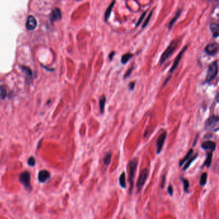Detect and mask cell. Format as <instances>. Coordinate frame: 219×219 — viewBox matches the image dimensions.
<instances>
[{
	"mask_svg": "<svg viewBox=\"0 0 219 219\" xmlns=\"http://www.w3.org/2000/svg\"><path fill=\"white\" fill-rule=\"evenodd\" d=\"M179 41L178 39H174L173 40L170 44L168 45L167 48L165 50V51L163 52V53L161 55V57L160 58V64L162 65L163 64L165 63L168 59L170 58V57L172 56L173 53L177 50L178 48Z\"/></svg>",
	"mask_w": 219,
	"mask_h": 219,
	"instance_id": "6da1fadb",
	"label": "cell"
},
{
	"mask_svg": "<svg viewBox=\"0 0 219 219\" xmlns=\"http://www.w3.org/2000/svg\"><path fill=\"white\" fill-rule=\"evenodd\" d=\"M137 166H138V160L136 158L133 159L129 162V183H130V194L132 193L133 190V186H134V179L136 170L137 168Z\"/></svg>",
	"mask_w": 219,
	"mask_h": 219,
	"instance_id": "7a4b0ae2",
	"label": "cell"
},
{
	"mask_svg": "<svg viewBox=\"0 0 219 219\" xmlns=\"http://www.w3.org/2000/svg\"><path fill=\"white\" fill-rule=\"evenodd\" d=\"M219 118L215 115H211L205 122V129L213 132H217L219 129Z\"/></svg>",
	"mask_w": 219,
	"mask_h": 219,
	"instance_id": "3957f363",
	"label": "cell"
},
{
	"mask_svg": "<svg viewBox=\"0 0 219 219\" xmlns=\"http://www.w3.org/2000/svg\"><path fill=\"white\" fill-rule=\"evenodd\" d=\"M218 61H216L211 63L207 69V72L206 77V82L210 83L214 80L218 75Z\"/></svg>",
	"mask_w": 219,
	"mask_h": 219,
	"instance_id": "277c9868",
	"label": "cell"
},
{
	"mask_svg": "<svg viewBox=\"0 0 219 219\" xmlns=\"http://www.w3.org/2000/svg\"><path fill=\"white\" fill-rule=\"evenodd\" d=\"M19 181L24 186L26 190L29 191L32 190V187L30 184V174L28 171H25L20 174Z\"/></svg>",
	"mask_w": 219,
	"mask_h": 219,
	"instance_id": "5b68a950",
	"label": "cell"
},
{
	"mask_svg": "<svg viewBox=\"0 0 219 219\" xmlns=\"http://www.w3.org/2000/svg\"><path fill=\"white\" fill-rule=\"evenodd\" d=\"M148 174H149V173H148V170L147 168L143 169V170L141 172L136 184L137 190H138L137 191H138V193L140 192L141 190H142V188H143L144 186L148 177Z\"/></svg>",
	"mask_w": 219,
	"mask_h": 219,
	"instance_id": "8992f818",
	"label": "cell"
},
{
	"mask_svg": "<svg viewBox=\"0 0 219 219\" xmlns=\"http://www.w3.org/2000/svg\"><path fill=\"white\" fill-rule=\"evenodd\" d=\"M218 45L217 42L209 44L205 48V52L210 56H214L218 53Z\"/></svg>",
	"mask_w": 219,
	"mask_h": 219,
	"instance_id": "52a82bcc",
	"label": "cell"
},
{
	"mask_svg": "<svg viewBox=\"0 0 219 219\" xmlns=\"http://www.w3.org/2000/svg\"><path fill=\"white\" fill-rule=\"evenodd\" d=\"M187 48H188V46H185L182 49V50L179 52V53L178 54V56L176 57V59H175L174 62V64H173V65H172V66L170 70V74L172 75V74L174 73L175 69H176L177 68V67L178 66V64H179V62H180V59H181V58H182L183 55L184 53V52H185L186 51H187Z\"/></svg>",
	"mask_w": 219,
	"mask_h": 219,
	"instance_id": "ba28073f",
	"label": "cell"
},
{
	"mask_svg": "<svg viewBox=\"0 0 219 219\" xmlns=\"http://www.w3.org/2000/svg\"><path fill=\"white\" fill-rule=\"evenodd\" d=\"M167 136V134L166 132H165V133H162L160 136V137H159L158 139L157 140L156 148H157V154H160V152H161L164 143H165V141L166 140Z\"/></svg>",
	"mask_w": 219,
	"mask_h": 219,
	"instance_id": "9c48e42d",
	"label": "cell"
},
{
	"mask_svg": "<svg viewBox=\"0 0 219 219\" xmlns=\"http://www.w3.org/2000/svg\"><path fill=\"white\" fill-rule=\"evenodd\" d=\"M37 21L33 15H29L27 18L26 27L29 30H34L37 27Z\"/></svg>",
	"mask_w": 219,
	"mask_h": 219,
	"instance_id": "30bf717a",
	"label": "cell"
},
{
	"mask_svg": "<svg viewBox=\"0 0 219 219\" xmlns=\"http://www.w3.org/2000/svg\"><path fill=\"white\" fill-rule=\"evenodd\" d=\"M50 179V174L48 171L43 170L38 174V180L40 183H45Z\"/></svg>",
	"mask_w": 219,
	"mask_h": 219,
	"instance_id": "8fae6325",
	"label": "cell"
},
{
	"mask_svg": "<svg viewBox=\"0 0 219 219\" xmlns=\"http://www.w3.org/2000/svg\"><path fill=\"white\" fill-rule=\"evenodd\" d=\"M201 148L204 150H210L213 153L216 149V143L214 141H206L201 144Z\"/></svg>",
	"mask_w": 219,
	"mask_h": 219,
	"instance_id": "7c38bea8",
	"label": "cell"
},
{
	"mask_svg": "<svg viewBox=\"0 0 219 219\" xmlns=\"http://www.w3.org/2000/svg\"><path fill=\"white\" fill-rule=\"evenodd\" d=\"M50 20L52 22L56 21L61 18V12L59 8H55L50 14Z\"/></svg>",
	"mask_w": 219,
	"mask_h": 219,
	"instance_id": "4fadbf2b",
	"label": "cell"
},
{
	"mask_svg": "<svg viewBox=\"0 0 219 219\" xmlns=\"http://www.w3.org/2000/svg\"><path fill=\"white\" fill-rule=\"evenodd\" d=\"M210 29L213 37L217 38L219 35V25L217 23H212L210 25Z\"/></svg>",
	"mask_w": 219,
	"mask_h": 219,
	"instance_id": "5bb4252c",
	"label": "cell"
},
{
	"mask_svg": "<svg viewBox=\"0 0 219 219\" xmlns=\"http://www.w3.org/2000/svg\"><path fill=\"white\" fill-rule=\"evenodd\" d=\"M182 12H183L182 10H180V9L178 10L177 11V12H176V15H174V17L171 19L170 21V23H169V24H168V28H169L170 30V29L172 28L174 25L175 23H176V21H177V19L179 18L180 15V14H181Z\"/></svg>",
	"mask_w": 219,
	"mask_h": 219,
	"instance_id": "9a60e30c",
	"label": "cell"
},
{
	"mask_svg": "<svg viewBox=\"0 0 219 219\" xmlns=\"http://www.w3.org/2000/svg\"><path fill=\"white\" fill-rule=\"evenodd\" d=\"M115 3H116V2L113 1L110 5H109V6L107 7V8L106 10L105 14H104V21L106 22L107 21L108 19H109V18H110V15H111V14L112 12V10L113 9V7H114V5Z\"/></svg>",
	"mask_w": 219,
	"mask_h": 219,
	"instance_id": "2e32d148",
	"label": "cell"
},
{
	"mask_svg": "<svg viewBox=\"0 0 219 219\" xmlns=\"http://www.w3.org/2000/svg\"><path fill=\"white\" fill-rule=\"evenodd\" d=\"M106 102V97L105 95H102L100 98L99 100V106H100V110L101 114H103L105 110V106Z\"/></svg>",
	"mask_w": 219,
	"mask_h": 219,
	"instance_id": "e0dca14e",
	"label": "cell"
},
{
	"mask_svg": "<svg viewBox=\"0 0 219 219\" xmlns=\"http://www.w3.org/2000/svg\"><path fill=\"white\" fill-rule=\"evenodd\" d=\"M212 157H213V153L212 152L207 153V157L204 163H203V165H202L201 168H202L204 166H206L207 168H210V166H211V162H212Z\"/></svg>",
	"mask_w": 219,
	"mask_h": 219,
	"instance_id": "ac0fdd59",
	"label": "cell"
},
{
	"mask_svg": "<svg viewBox=\"0 0 219 219\" xmlns=\"http://www.w3.org/2000/svg\"><path fill=\"white\" fill-rule=\"evenodd\" d=\"M133 57V54L130 53H125L122 56L121 58V62L123 64H126L129 61L130 59H132Z\"/></svg>",
	"mask_w": 219,
	"mask_h": 219,
	"instance_id": "d6986e66",
	"label": "cell"
},
{
	"mask_svg": "<svg viewBox=\"0 0 219 219\" xmlns=\"http://www.w3.org/2000/svg\"><path fill=\"white\" fill-rule=\"evenodd\" d=\"M194 154V150L193 149H190L188 153L187 154V155L185 156V157L183 158V160H181L180 161L179 163V166L180 167H182L183 165V164L185 163L186 162H187L188 161V160H190V159L191 158V156H192V154Z\"/></svg>",
	"mask_w": 219,
	"mask_h": 219,
	"instance_id": "ffe728a7",
	"label": "cell"
},
{
	"mask_svg": "<svg viewBox=\"0 0 219 219\" xmlns=\"http://www.w3.org/2000/svg\"><path fill=\"white\" fill-rule=\"evenodd\" d=\"M119 183L120 187L123 188H125L127 187V183H126L125 180V172H123L119 177Z\"/></svg>",
	"mask_w": 219,
	"mask_h": 219,
	"instance_id": "44dd1931",
	"label": "cell"
},
{
	"mask_svg": "<svg viewBox=\"0 0 219 219\" xmlns=\"http://www.w3.org/2000/svg\"><path fill=\"white\" fill-rule=\"evenodd\" d=\"M197 156H198V154H197V153H196L195 155L194 156H193L192 157H191L190 160H188V161L187 162V164H186V165L184 167V168H183V170L184 171L187 170L190 167V165L193 163V162L196 160L197 158Z\"/></svg>",
	"mask_w": 219,
	"mask_h": 219,
	"instance_id": "7402d4cb",
	"label": "cell"
},
{
	"mask_svg": "<svg viewBox=\"0 0 219 219\" xmlns=\"http://www.w3.org/2000/svg\"><path fill=\"white\" fill-rule=\"evenodd\" d=\"M207 174L204 172L201 175L200 179V185L201 187H204L206 185L207 182Z\"/></svg>",
	"mask_w": 219,
	"mask_h": 219,
	"instance_id": "603a6c76",
	"label": "cell"
},
{
	"mask_svg": "<svg viewBox=\"0 0 219 219\" xmlns=\"http://www.w3.org/2000/svg\"><path fill=\"white\" fill-rule=\"evenodd\" d=\"M180 180H182V182L184 185V191L186 193H188L189 192V187H190L189 181L187 179L182 178V177L180 178Z\"/></svg>",
	"mask_w": 219,
	"mask_h": 219,
	"instance_id": "cb8c5ba5",
	"label": "cell"
},
{
	"mask_svg": "<svg viewBox=\"0 0 219 219\" xmlns=\"http://www.w3.org/2000/svg\"><path fill=\"white\" fill-rule=\"evenodd\" d=\"M111 156H112V154L111 152H109L106 154L104 159H103V163H104V166L107 167L109 165V163H110L111 160Z\"/></svg>",
	"mask_w": 219,
	"mask_h": 219,
	"instance_id": "d4e9b609",
	"label": "cell"
},
{
	"mask_svg": "<svg viewBox=\"0 0 219 219\" xmlns=\"http://www.w3.org/2000/svg\"><path fill=\"white\" fill-rule=\"evenodd\" d=\"M152 13H153V11L152 10V11H150V14H149V15H148L147 18L146 19V20H145V22H144V23H143V26H142V28H143V29L145 28V27L147 26V25L149 24V21H150V19H151V17H152Z\"/></svg>",
	"mask_w": 219,
	"mask_h": 219,
	"instance_id": "484cf974",
	"label": "cell"
},
{
	"mask_svg": "<svg viewBox=\"0 0 219 219\" xmlns=\"http://www.w3.org/2000/svg\"><path fill=\"white\" fill-rule=\"evenodd\" d=\"M7 94V90L5 89V87L2 85H0V97L4 98Z\"/></svg>",
	"mask_w": 219,
	"mask_h": 219,
	"instance_id": "4316f807",
	"label": "cell"
},
{
	"mask_svg": "<svg viewBox=\"0 0 219 219\" xmlns=\"http://www.w3.org/2000/svg\"><path fill=\"white\" fill-rule=\"evenodd\" d=\"M146 14H147V11H145V12H144L143 14H141V17L140 18V19H138V22H137V23L136 24V26H139V25H140L142 23V21H143V19H144V18H145V17Z\"/></svg>",
	"mask_w": 219,
	"mask_h": 219,
	"instance_id": "83f0119b",
	"label": "cell"
},
{
	"mask_svg": "<svg viewBox=\"0 0 219 219\" xmlns=\"http://www.w3.org/2000/svg\"><path fill=\"white\" fill-rule=\"evenodd\" d=\"M28 165L31 167H34L35 165V159L34 157H30L28 160Z\"/></svg>",
	"mask_w": 219,
	"mask_h": 219,
	"instance_id": "f1b7e54d",
	"label": "cell"
},
{
	"mask_svg": "<svg viewBox=\"0 0 219 219\" xmlns=\"http://www.w3.org/2000/svg\"><path fill=\"white\" fill-rule=\"evenodd\" d=\"M133 69H134V68L132 66V67H130V68L127 71V72H126V73H125V75H124V79H125L129 77V76H130V75H131V73H132V72H133Z\"/></svg>",
	"mask_w": 219,
	"mask_h": 219,
	"instance_id": "f546056e",
	"label": "cell"
},
{
	"mask_svg": "<svg viewBox=\"0 0 219 219\" xmlns=\"http://www.w3.org/2000/svg\"><path fill=\"white\" fill-rule=\"evenodd\" d=\"M168 193L169 194V195L170 196H172L173 195V192H174V189H173V187H172L171 185H170L168 188Z\"/></svg>",
	"mask_w": 219,
	"mask_h": 219,
	"instance_id": "4dcf8cb0",
	"label": "cell"
},
{
	"mask_svg": "<svg viewBox=\"0 0 219 219\" xmlns=\"http://www.w3.org/2000/svg\"><path fill=\"white\" fill-rule=\"evenodd\" d=\"M135 87V83H130L129 84V88L130 91H133L134 88Z\"/></svg>",
	"mask_w": 219,
	"mask_h": 219,
	"instance_id": "1f68e13d",
	"label": "cell"
},
{
	"mask_svg": "<svg viewBox=\"0 0 219 219\" xmlns=\"http://www.w3.org/2000/svg\"><path fill=\"white\" fill-rule=\"evenodd\" d=\"M115 54H116V53H115V52H111L110 53V54L109 55V60H110L111 61L112 60H113V56H114Z\"/></svg>",
	"mask_w": 219,
	"mask_h": 219,
	"instance_id": "d6a6232c",
	"label": "cell"
},
{
	"mask_svg": "<svg viewBox=\"0 0 219 219\" xmlns=\"http://www.w3.org/2000/svg\"><path fill=\"white\" fill-rule=\"evenodd\" d=\"M163 181H162V184H161V188H164V187H165V176H164L163 177Z\"/></svg>",
	"mask_w": 219,
	"mask_h": 219,
	"instance_id": "836d02e7",
	"label": "cell"
},
{
	"mask_svg": "<svg viewBox=\"0 0 219 219\" xmlns=\"http://www.w3.org/2000/svg\"><path fill=\"white\" fill-rule=\"evenodd\" d=\"M197 138H198V134L196 136V137H195V141H194V143L193 144V146L194 147L195 145V144H196V142H197Z\"/></svg>",
	"mask_w": 219,
	"mask_h": 219,
	"instance_id": "e575fe53",
	"label": "cell"
},
{
	"mask_svg": "<svg viewBox=\"0 0 219 219\" xmlns=\"http://www.w3.org/2000/svg\"><path fill=\"white\" fill-rule=\"evenodd\" d=\"M218 93H217V95H216V100H217V101L218 102Z\"/></svg>",
	"mask_w": 219,
	"mask_h": 219,
	"instance_id": "d590c367",
	"label": "cell"
}]
</instances>
